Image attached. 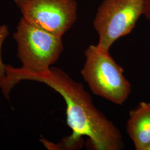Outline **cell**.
Masks as SVG:
<instances>
[{
  "label": "cell",
  "instance_id": "cell-1",
  "mask_svg": "<svg viewBox=\"0 0 150 150\" xmlns=\"http://www.w3.org/2000/svg\"><path fill=\"white\" fill-rule=\"evenodd\" d=\"M42 83L59 93L66 105L67 124L72 130L70 136L57 144L41 139L49 150H73L80 146L83 136L96 150H120L124 147L122 134L116 126L95 106L83 85L72 79L63 70L51 67L43 73H34L7 65L4 80L12 90L22 81Z\"/></svg>",
  "mask_w": 150,
  "mask_h": 150
},
{
  "label": "cell",
  "instance_id": "cell-2",
  "mask_svg": "<svg viewBox=\"0 0 150 150\" xmlns=\"http://www.w3.org/2000/svg\"><path fill=\"white\" fill-rule=\"evenodd\" d=\"M85 62L81 74L92 93L117 105L128 98L131 86L123 75V70L110 54L90 45L85 51Z\"/></svg>",
  "mask_w": 150,
  "mask_h": 150
},
{
  "label": "cell",
  "instance_id": "cell-3",
  "mask_svg": "<svg viewBox=\"0 0 150 150\" xmlns=\"http://www.w3.org/2000/svg\"><path fill=\"white\" fill-rule=\"evenodd\" d=\"M22 69L34 72L47 71L64 50L62 38L33 25L21 17L13 34Z\"/></svg>",
  "mask_w": 150,
  "mask_h": 150
},
{
  "label": "cell",
  "instance_id": "cell-4",
  "mask_svg": "<svg viewBox=\"0 0 150 150\" xmlns=\"http://www.w3.org/2000/svg\"><path fill=\"white\" fill-rule=\"evenodd\" d=\"M144 0H103L92 22L97 47L109 51L119 38L130 33L144 14Z\"/></svg>",
  "mask_w": 150,
  "mask_h": 150
},
{
  "label": "cell",
  "instance_id": "cell-5",
  "mask_svg": "<svg viewBox=\"0 0 150 150\" xmlns=\"http://www.w3.org/2000/svg\"><path fill=\"white\" fill-rule=\"evenodd\" d=\"M22 17L33 25L62 38L76 21V0H14Z\"/></svg>",
  "mask_w": 150,
  "mask_h": 150
},
{
  "label": "cell",
  "instance_id": "cell-6",
  "mask_svg": "<svg viewBox=\"0 0 150 150\" xmlns=\"http://www.w3.org/2000/svg\"><path fill=\"white\" fill-rule=\"evenodd\" d=\"M126 128L135 149L147 150L150 146V103L141 102L129 112Z\"/></svg>",
  "mask_w": 150,
  "mask_h": 150
},
{
  "label": "cell",
  "instance_id": "cell-7",
  "mask_svg": "<svg viewBox=\"0 0 150 150\" xmlns=\"http://www.w3.org/2000/svg\"><path fill=\"white\" fill-rule=\"evenodd\" d=\"M10 33L8 27L2 25L0 26V82L4 80L6 75V67L7 65L4 64L1 57V50L2 45L4 43L6 38Z\"/></svg>",
  "mask_w": 150,
  "mask_h": 150
},
{
  "label": "cell",
  "instance_id": "cell-8",
  "mask_svg": "<svg viewBox=\"0 0 150 150\" xmlns=\"http://www.w3.org/2000/svg\"><path fill=\"white\" fill-rule=\"evenodd\" d=\"M143 15L149 22L150 26V0H144Z\"/></svg>",
  "mask_w": 150,
  "mask_h": 150
},
{
  "label": "cell",
  "instance_id": "cell-9",
  "mask_svg": "<svg viewBox=\"0 0 150 150\" xmlns=\"http://www.w3.org/2000/svg\"><path fill=\"white\" fill-rule=\"evenodd\" d=\"M147 150H150V146L149 147V148L147 149Z\"/></svg>",
  "mask_w": 150,
  "mask_h": 150
}]
</instances>
